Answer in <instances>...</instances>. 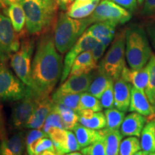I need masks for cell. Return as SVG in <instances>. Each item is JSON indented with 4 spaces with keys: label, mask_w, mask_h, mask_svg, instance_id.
<instances>
[{
    "label": "cell",
    "mask_w": 155,
    "mask_h": 155,
    "mask_svg": "<svg viewBox=\"0 0 155 155\" xmlns=\"http://www.w3.org/2000/svg\"><path fill=\"white\" fill-rule=\"evenodd\" d=\"M63 58L58 53L54 37L45 33L37 44L31 69L30 89L38 97L49 96L63 74Z\"/></svg>",
    "instance_id": "6da1fadb"
},
{
    "label": "cell",
    "mask_w": 155,
    "mask_h": 155,
    "mask_svg": "<svg viewBox=\"0 0 155 155\" xmlns=\"http://www.w3.org/2000/svg\"><path fill=\"white\" fill-rule=\"evenodd\" d=\"M26 17V29L29 34H44L55 20L57 2L46 0H23L21 3Z\"/></svg>",
    "instance_id": "7a4b0ae2"
},
{
    "label": "cell",
    "mask_w": 155,
    "mask_h": 155,
    "mask_svg": "<svg viewBox=\"0 0 155 155\" xmlns=\"http://www.w3.org/2000/svg\"><path fill=\"white\" fill-rule=\"evenodd\" d=\"M152 51L145 30L132 25L126 30V58L131 69L140 70L148 63Z\"/></svg>",
    "instance_id": "3957f363"
},
{
    "label": "cell",
    "mask_w": 155,
    "mask_h": 155,
    "mask_svg": "<svg viewBox=\"0 0 155 155\" xmlns=\"http://www.w3.org/2000/svg\"><path fill=\"white\" fill-rule=\"evenodd\" d=\"M90 25L88 19H74L67 13H61L55 25L54 40L60 53L68 51Z\"/></svg>",
    "instance_id": "277c9868"
},
{
    "label": "cell",
    "mask_w": 155,
    "mask_h": 155,
    "mask_svg": "<svg viewBox=\"0 0 155 155\" xmlns=\"http://www.w3.org/2000/svg\"><path fill=\"white\" fill-rule=\"evenodd\" d=\"M125 59L126 30H123L114 38L111 47L98 66V71L112 78L115 81L121 78L126 66Z\"/></svg>",
    "instance_id": "5b68a950"
},
{
    "label": "cell",
    "mask_w": 155,
    "mask_h": 155,
    "mask_svg": "<svg viewBox=\"0 0 155 155\" xmlns=\"http://www.w3.org/2000/svg\"><path fill=\"white\" fill-rule=\"evenodd\" d=\"M35 42L33 38H25L19 50L10 58V65L17 77L30 88L31 69Z\"/></svg>",
    "instance_id": "8992f818"
},
{
    "label": "cell",
    "mask_w": 155,
    "mask_h": 155,
    "mask_svg": "<svg viewBox=\"0 0 155 155\" xmlns=\"http://www.w3.org/2000/svg\"><path fill=\"white\" fill-rule=\"evenodd\" d=\"M30 88L7 68L0 63V101H17L30 91Z\"/></svg>",
    "instance_id": "52a82bcc"
},
{
    "label": "cell",
    "mask_w": 155,
    "mask_h": 155,
    "mask_svg": "<svg viewBox=\"0 0 155 155\" xmlns=\"http://www.w3.org/2000/svg\"><path fill=\"white\" fill-rule=\"evenodd\" d=\"M131 18V14L124 7L111 1L103 0L97 5L94 12L87 17L89 23L112 21L116 24H124Z\"/></svg>",
    "instance_id": "ba28073f"
},
{
    "label": "cell",
    "mask_w": 155,
    "mask_h": 155,
    "mask_svg": "<svg viewBox=\"0 0 155 155\" xmlns=\"http://www.w3.org/2000/svg\"><path fill=\"white\" fill-rule=\"evenodd\" d=\"M20 37L11 20L0 12V63H6L20 48Z\"/></svg>",
    "instance_id": "9c48e42d"
},
{
    "label": "cell",
    "mask_w": 155,
    "mask_h": 155,
    "mask_svg": "<svg viewBox=\"0 0 155 155\" xmlns=\"http://www.w3.org/2000/svg\"><path fill=\"white\" fill-rule=\"evenodd\" d=\"M38 96L32 90L22 99L17 101L12 110L10 123L15 130L25 128L27 124L34 113L37 105Z\"/></svg>",
    "instance_id": "30bf717a"
},
{
    "label": "cell",
    "mask_w": 155,
    "mask_h": 155,
    "mask_svg": "<svg viewBox=\"0 0 155 155\" xmlns=\"http://www.w3.org/2000/svg\"><path fill=\"white\" fill-rule=\"evenodd\" d=\"M98 42V41L96 38L87 34L86 32L81 35L78 40L69 50L67 55H65V60H64L63 74L61 78V83H63L69 76L73 64L78 56L83 52L91 51Z\"/></svg>",
    "instance_id": "8fae6325"
},
{
    "label": "cell",
    "mask_w": 155,
    "mask_h": 155,
    "mask_svg": "<svg viewBox=\"0 0 155 155\" xmlns=\"http://www.w3.org/2000/svg\"><path fill=\"white\" fill-rule=\"evenodd\" d=\"M53 141L58 155L76 152L81 150L74 133L64 129H54L48 134Z\"/></svg>",
    "instance_id": "7c38bea8"
},
{
    "label": "cell",
    "mask_w": 155,
    "mask_h": 155,
    "mask_svg": "<svg viewBox=\"0 0 155 155\" xmlns=\"http://www.w3.org/2000/svg\"><path fill=\"white\" fill-rule=\"evenodd\" d=\"M55 103L50 96L38 97L37 105L25 128L40 129L43 127L45 121L54 108Z\"/></svg>",
    "instance_id": "4fadbf2b"
},
{
    "label": "cell",
    "mask_w": 155,
    "mask_h": 155,
    "mask_svg": "<svg viewBox=\"0 0 155 155\" xmlns=\"http://www.w3.org/2000/svg\"><path fill=\"white\" fill-rule=\"evenodd\" d=\"M94 75V73L91 72L87 74L68 76L55 91L65 94H82L88 91Z\"/></svg>",
    "instance_id": "5bb4252c"
},
{
    "label": "cell",
    "mask_w": 155,
    "mask_h": 155,
    "mask_svg": "<svg viewBox=\"0 0 155 155\" xmlns=\"http://www.w3.org/2000/svg\"><path fill=\"white\" fill-rule=\"evenodd\" d=\"M116 25L112 21H102L92 25L85 32L108 47L114 38Z\"/></svg>",
    "instance_id": "9a60e30c"
},
{
    "label": "cell",
    "mask_w": 155,
    "mask_h": 155,
    "mask_svg": "<svg viewBox=\"0 0 155 155\" xmlns=\"http://www.w3.org/2000/svg\"><path fill=\"white\" fill-rule=\"evenodd\" d=\"M147 121L146 116L132 112L124 118L120 127V131L123 137H137L139 138Z\"/></svg>",
    "instance_id": "2e32d148"
},
{
    "label": "cell",
    "mask_w": 155,
    "mask_h": 155,
    "mask_svg": "<svg viewBox=\"0 0 155 155\" xmlns=\"http://www.w3.org/2000/svg\"><path fill=\"white\" fill-rule=\"evenodd\" d=\"M131 87L132 85L130 83L124 81L121 78L115 81L114 83V106L120 111L126 112L129 110Z\"/></svg>",
    "instance_id": "e0dca14e"
},
{
    "label": "cell",
    "mask_w": 155,
    "mask_h": 155,
    "mask_svg": "<svg viewBox=\"0 0 155 155\" xmlns=\"http://www.w3.org/2000/svg\"><path fill=\"white\" fill-rule=\"evenodd\" d=\"M131 93L129 111L137 112L144 116H150L155 114L154 108L144 91L139 90L132 86Z\"/></svg>",
    "instance_id": "ac0fdd59"
},
{
    "label": "cell",
    "mask_w": 155,
    "mask_h": 155,
    "mask_svg": "<svg viewBox=\"0 0 155 155\" xmlns=\"http://www.w3.org/2000/svg\"><path fill=\"white\" fill-rule=\"evenodd\" d=\"M150 67L148 64L140 70L129 69L126 65L122 71L121 78L124 80L130 83L134 87L145 92L149 79H150Z\"/></svg>",
    "instance_id": "d6986e66"
},
{
    "label": "cell",
    "mask_w": 155,
    "mask_h": 155,
    "mask_svg": "<svg viewBox=\"0 0 155 155\" xmlns=\"http://www.w3.org/2000/svg\"><path fill=\"white\" fill-rule=\"evenodd\" d=\"M26 147L24 131L19 130L1 140V155H22Z\"/></svg>",
    "instance_id": "ffe728a7"
},
{
    "label": "cell",
    "mask_w": 155,
    "mask_h": 155,
    "mask_svg": "<svg viewBox=\"0 0 155 155\" xmlns=\"http://www.w3.org/2000/svg\"><path fill=\"white\" fill-rule=\"evenodd\" d=\"M81 124L94 130H101L106 127L105 114L102 112H95L92 110L83 109L78 112Z\"/></svg>",
    "instance_id": "44dd1931"
},
{
    "label": "cell",
    "mask_w": 155,
    "mask_h": 155,
    "mask_svg": "<svg viewBox=\"0 0 155 155\" xmlns=\"http://www.w3.org/2000/svg\"><path fill=\"white\" fill-rule=\"evenodd\" d=\"M96 68H98V65L93 58L91 52H83L75 60L69 76L87 74Z\"/></svg>",
    "instance_id": "7402d4cb"
},
{
    "label": "cell",
    "mask_w": 155,
    "mask_h": 155,
    "mask_svg": "<svg viewBox=\"0 0 155 155\" xmlns=\"http://www.w3.org/2000/svg\"><path fill=\"white\" fill-rule=\"evenodd\" d=\"M73 130L81 149L94 144V142L103 138V134L101 130L89 129L81 124H77Z\"/></svg>",
    "instance_id": "603a6c76"
},
{
    "label": "cell",
    "mask_w": 155,
    "mask_h": 155,
    "mask_svg": "<svg viewBox=\"0 0 155 155\" xmlns=\"http://www.w3.org/2000/svg\"><path fill=\"white\" fill-rule=\"evenodd\" d=\"M140 144L141 150L147 154L155 152V125L151 116L141 131Z\"/></svg>",
    "instance_id": "cb8c5ba5"
},
{
    "label": "cell",
    "mask_w": 155,
    "mask_h": 155,
    "mask_svg": "<svg viewBox=\"0 0 155 155\" xmlns=\"http://www.w3.org/2000/svg\"><path fill=\"white\" fill-rule=\"evenodd\" d=\"M101 131L105 140L106 155H119L120 144L124 137L121 131L119 129L109 130L106 128Z\"/></svg>",
    "instance_id": "d4e9b609"
},
{
    "label": "cell",
    "mask_w": 155,
    "mask_h": 155,
    "mask_svg": "<svg viewBox=\"0 0 155 155\" xmlns=\"http://www.w3.org/2000/svg\"><path fill=\"white\" fill-rule=\"evenodd\" d=\"M114 82V81L112 78L98 71L89 86L88 92L99 99L104 92Z\"/></svg>",
    "instance_id": "484cf974"
},
{
    "label": "cell",
    "mask_w": 155,
    "mask_h": 155,
    "mask_svg": "<svg viewBox=\"0 0 155 155\" xmlns=\"http://www.w3.org/2000/svg\"><path fill=\"white\" fill-rule=\"evenodd\" d=\"M5 12L8 15L16 32H20L22 31L26 23V17L21 4L16 3L10 5Z\"/></svg>",
    "instance_id": "4316f807"
},
{
    "label": "cell",
    "mask_w": 155,
    "mask_h": 155,
    "mask_svg": "<svg viewBox=\"0 0 155 155\" xmlns=\"http://www.w3.org/2000/svg\"><path fill=\"white\" fill-rule=\"evenodd\" d=\"M54 109H55L61 115L65 129L73 130L75 126L79 121V116L76 112L63 104L56 103L54 105Z\"/></svg>",
    "instance_id": "83f0119b"
},
{
    "label": "cell",
    "mask_w": 155,
    "mask_h": 155,
    "mask_svg": "<svg viewBox=\"0 0 155 155\" xmlns=\"http://www.w3.org/2000/svg\"><path fill=\"white\" fill-rule=\"evenodd\" d=\"M81 94H61L55 91L51 98L54 103L63 104L73 111L78 112L80 110V98Z\"/></svg>",
    "instance_id": "f1b7e54d"
},
{
    "label": "cell",
    "mask_w": 155,
    "mask_h": 155,
    "mask_svg": "<svg viewBox=\"0 0 155 155\" xmlns=\"http://www.w3.org/2000/svg\"><path fill=\"white\" fill-rule=\"evenodd\" d=\"M106 119V129L109 130H117L123 123L125 118V112L120 111L118 108H107L104 111Z\"/></svg>",
    "instance_id": "f546056e"
},
{
    "label": "cell",
    "mask_w": 155,
    "mask_h": 155,
    "mask_svg": "<svg viewBox=\"0 0 155 155\" xmlns=\"http://www.w3.org/2000/svg\"><path fill=\"white\" fill-rule=\"evenodd\" d=\"M100 0H92L91 2L86 5H83L77 8L73 9H70L68 11L67 14L72 18L81 19L86 18L90 16L94 12L97 5L99 4Z\"/></svg>",
    "instance_id": "4dcf8cb0"
},
{
    "label": "cell",
    "mask_w": 155,
    "mask_h": 155,
    "mask_svg": "<svg viewBox=\"0 0 155 155\" xmlns=\"http://www.w3.org/2000/svg\"><path fill=\"white\" fill-rule=\"evenodd\" d=\"M147 64L150 67V73L145 94L155 111V55H152Z\"/></svg>",
    "instance_id": "1f68e13d"
},
{
    "label": "cell",
    "mask_w": 155,
    "mask_h": 155,
    "mask_svg": "<svg viewBox=\"0 0 155 155\" xmlns=\"http://www.w3.org/2000/svg\"><path fill=\"white\" fill-rule=\"evenodd\" d=\"M141 149L140 141L137 137H129L121 141L119 155H134Z\"/></svg>",
    "instance_id": "d6a6232c"
},
{
    "label": "cell",
    "mask_w": 155,
    "mask_h": 155,
    "mask_svg": "<svg viewBox=\"0 0 155 155\" xmlns=\"http://www.w3.org/2000/svg\"><path fill=\"white\" fill-rule=\"evenodd\" d=\"M80 110L89 109L95 112L102 111L103 107L101 104L100 100L89 93L84 92L81 95L80 98Z\"/></svg>",
    "instance_id": "836d02e7"
},
{
    "label": "cell",
    "mask_w": 155,
    "mask_h": 155,
    "mask_svg": "<svg viewBox=\"0 0 155 155\" xmlns=\"http://www.w3.org/2000/svg\"><path fill=\"white\" fill-rule=\"evenodd\" d=\"M57 128L65 129L61 115L55 109L53 108V111L48 115L45 121L43 127H42V130L48 136L50 131L54 129H57Z\"/></svg>",
    "instance_id": "e575fe53"
},
{
    "label": "cell",
    "mask_w": 155,
    "mask_h": 155,
    "mask_svg": "<svg viewBox=\"0 0 155 155\" xmlns=\"http://www.w3.org/2000/svg\"><path fill=\"white\" fill-rule=\"evenodd\" d=\"M45 137H48V136L44 132L43 130L42 131L37 129H32L27 134L26 137H25V143H26V148L28 155H32V149L37 141Z\"/></svg>",
    "instance_id": "d590c367"
},
{
    "label": "cell",
    "mask_w": 155,
    "mask_h": 155,
    "mask_svg": "<svg viewBox=\"0 0 155 155\" xmlns=\"http://www.w3.org/2000/svg\"><path fill=\"white\" fill-rule=\"evenodd\" d=\"M81 152L83 155H106V144L104 136L100 140L83 148Z\"/></svg>",
    "instance_id": "8d00e7d4"
},
{
    "label": "cell",
    "mask_w": 155,
    "mask_h": 155,
    "mask_svg": "<svg viewBox=\"0 0 155 155\" xmlns=\"http://www.w3.org/2000/svg\"><path fill=\"white\" fill-rule=\"evenodd\" d=\"M48 150L55 152V147H54L52 139L49 137H45L39 139L35 144L32 149V155H40Z\"/></svg>",
    "instance_id": "74e56055"
},
{
    "label": "cell",
    "mask_w": 155,
    "mask_h": 155,
    "mask_svg": "<svg viewBox=\"0 0 155 155\" xmlns=\"http://www.w3.org/2000/svg\"><path fill=\"white\" fill-rule=\"evenodd\" d=\"M114 83L108 86V88L104 92V94L99 98L102 107L106 109L114 108Z\"/></svg>",
    "instance_id": "f35d334b"
},
{
    "label": "cell",
    "mask_w": 155,
    "mask_h": 155,
    "mask_svg": "<svg viewBox=\"0 0 155 155\" xmlns=\"http://www.w3.org/2000/svg\"><path fill=\"white\" fill-rule=\"evenodd\" d=\"M106 46L104 44H103L102 42H101L98 41V43L96 44V45L95 46L91 51L93 58H94V61L96 62H98L99 60L101 58V57L104 55V53H105L106 49Z\"/></svg>",
    "instance_id": "ab89813d"
},
{
    "label": "cell",
    "mask_w": 155,
    "mask_h": 155,
    "mask_svg": "<svg viewBox=\"0 0 155 155\" xmlns=\"http://www.w3.org/2000/svg\"><path fill=\"white\" fill-rule=\"evenodd\" d=\"M111 1L116 3L129 12L134 10L138 2L137 0H111Z\"/></svg>",
    "instance_id": "60d3db41"
},
{
    "label": "cell",
    "mask_w": 155,
    "mask_h": 155,
    "mask_svg": "<svg viewBox=\"0 0 155 155\" xmlns=\"http://www.w3.org/2000/svg\"><path fill=\"white\" fill-rule=\"evenodd\" d=\"M144 15L150 16L155 14V0H145L144 7L141 11Z\"/></svg>",
    "instance_id": "b9f144b4"
},
{
    "label": "cell",
    "mask_w": 155,
    "mask_h": 155,
    "mask_svg": "<svg viewBox=\"0 0 155 155\" xmlns=\"http://www.w3.org/2000/svg\"><path fill=\"white\" fill-rule=\"evenodd\" d=\"M56 1H57L58 6L62 10L68 11L73 4V1L75 0H56Z\"/></svg>",
    "instance_id": "7bdbcfd3"
},
{
    "label": "cell",
    "mask_w": 155,
    "mask_h": 155,
    "mask_svg": "<svg viewBox=\"0 0 155 155\" xmlns=\"http://www.w3.org/2000/svg\"><path fill=\"white\" fill-rule=\"evenodd\" d=\"M147 32L150 38L151 43L155 50V25H148L147 28Z\"/></svg>",
    "instance_id": "ee69618b"
},
{
    "label": "cell",
    "mask_w": 155,
    "mask_h": 155,
    "mask_svg": "<svg viewBox=\"0 0 155 155\" xmlns=\"http://www.w3.org/2000/svg\"><path fill=\"white\" fill-rule=\"evenodd\" d=\"M22 1L23 0H0V8L4 9L5 11L10 5L16 3L21 4Z\"/></svg>",
    "instance_id": "f6af8a7d"
},
{
    "label": "cell",
    "mask_w": 155,
    "mask_h": 155,
    "mask_svg": "<svg viewBox=\"0 0 155 155\" xmlns=\"http://www.w3.org/2000/svg\"><path fill=\"white\" fill-rule=\"evenodd\" d=\"M92 0H75V2H73L72 6L71 7L70 9H73L77 8V7H80V6H82L83 5H86V4H88L89 2H91Z\"/></svg>",
    "instance_id": "bcb514c9"
},
{
    "label": "cell",
    "mask_w": 155,
    "mask_h": 155,
    "mask_svg": "<svg viewBox=\"0 0 155 155\" xmlns=\"http://www.w3.org/2000/svg\"><path fill=\"white\" fill-rule=\"evenodd\" d=\"M7 137V135L5 134V128L3 127L2 119L1 113H0V140L5 139Z\"/></svg>",
    "instance_id": "7dc6e473"
},
{
    "label": "cell",
    "mask_w": 155,
    "mask_h": 155,
    "mask_svg": "<svg viewBox=\"0 0 155 155\" xmlns=\"http://www.w3.org/2000/svg\"><path fill=\"white\" fill-rule=\"evenodd\" d=\"M42 155H58L56 154L55 152H53V151H45V152H44L43 153H42L41 154Z\"/></svg>",
    "instance_id": "c3c4849f"
},
{
    "label": "cell",
    "mask_w": 155,
    "mask_h": 155,
    "mask_svg": "<svg viewBox=\"0 0 155 155\" xmlns=\"http://www.w3.org/2000/svg\"><path fill=\"white\" fill-rule=\"evenodd\" d=\"M63 155H83V154L81 152H71V153H68V154H65Z\"/></svg>",
    "instance_id": "681fc988"
},
{
    "label": "cell",
    "mask_w": 155,
    "mask_h": 155,
    "mask_svg": "<svg viewBox=\"0 0 155 155\" xmlns=\"http://www.w3.org/2000/svg\"><path fill=\"white\" fill-rule=\"evenodd\" d=\"M134 155H149L147 152H144V151H139L138 152H137Z\"/></svg>",
    "instance_id": "f907efd6"
},
{
    "label": "cell",
    "mask_w": 155,
    "mask_h": 155,
    "mask_svg": "<svg viewBox=\"0 0 155 155\" xmlns=\"http://www.w3.org/2000/svg\"><path fill=\"white\" fill-rule=\"evenodd\" d=\"M144 1H145V0H137L138 3L140 4V5H141V4H142L143 2H144Z\"/></svg>",
    "instance_id": "816d5d0a"
},
{
    "label": "cell",
    "mask_w": 155,
    "mask_h": 155,
    "mask_svg": "<svg viewBox=\"0 0 155 155\" xmlns=\"http://www.w3.org/2000/svg\"><path fill=\"white\" fill-rule=\"evenodd\" d=\"M151 116H152V118L153 121H154V125H155V114H153V115H152Z\"/></svg>",
    "instance_id": "f5cc1de1"
},
{
    "label": "cell",
    "mask_w": 155,
    "mask_h": 155,
    "mask_svg": "<svg viewBox=\"0 0 155 155\" xmlns=\"http://www.w3.org/2000/svg\"><path fill=\"white\" fill-rule=\"evenodd\" d=\"M46 1L50 2H57V1H56V0H46Z\"/></svg>",
    "instance_id": "db71d44e"
},
{
    "label": "cell",
    "mask_w": 155,
    "mask_h": 155,
    "mask_svg": "<svg viewBox=\"0 0 155 155\" xmlns=\"http://www.w3.org/2000/svg\"><path fill=\"white\" fill-rule=\"evenodd\" d=\"M0 155H1V140H0Z\"/></svg>",
    "instance_id": "11a10c76"
},
{
    "label": "cell",
    "mask_w": 155,
    "mask_h": 155,
    "mask_svg": "<svg viewBox=\"0 0 155 155\" xmlns=\"http://www.w3.org/2000/svg\"><path fill=\"white\" fill-rule=\"evenodd\" d=\"M149 155H155V152H153L152 154H150Z\"/></svg>",
    "instance_id": "9f6ffc18"
},
{
    "label": "cell",
    "mask_w": 155,
    "mask_h": 155,
    "mask_svg": "<svg viewBox=\"0 0 155 155\" xmlns=\"http://www.w3.org/2000/svg\"><path fill=\"white\" fill-rule=\"evenodd\" d=\"M40 155H42V154H40Z\"/></svg>",
    "instance_id": "6f0895ef"
}]
</instances>
